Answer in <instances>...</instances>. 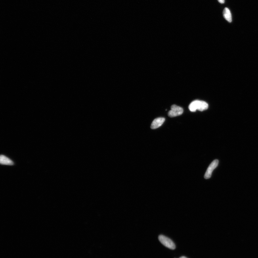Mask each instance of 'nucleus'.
<instances>
[{"label": "nucleus", "instance_id": "f257e3e1", "mask_svg": "<svg viewBox=\"0 0 258 258\" xmlns=\"http://www.w3.org/2000/svg\"><path fill=\"white\" fill-rule=\"evenodd\" d=\"M208 104L207 103L202 100H196L190 104L189 108L191 112H195L196 110L203 111L207 110Z\"/></svg>", "mask_w": 258, "mask_h": 258}, {"label": "nucleus", "instance_id": "f03ea898", "mask_svg": "<svg viewBox=\"0 0 258 258\" xmlns=\"http://www.w3.org/2000/svg\"><path fill=\"white\" fill-rule=\"evenodd\" d=\"M159 240L162 244L167 248L174 249L176 248L175 243L170 239L163 235H160L159 237Z\"/></svg>", "mask_w": 258, "mask_h": 258}, {"label": "nucleus", "instance_id": "7ed1b4c3", "mask_svg": "<svg viewBox=\"0 0 258 258\" xmlns=\"http://www.w3.org/2000/svg\"><path fill=\"white\" fill-rule=\"evenodd\" d=\"M183 113V109L181 107L176 105H173L171 107V110L168 113L170 117H174L180 116Z\"/></svg>", "mask_w": 258, "mask_h": 258}, {"label": "nucleus", "instance_id": "20e7f679", "mask_svg": "<svg viewBox=\"0 0 258 258\" xmlns=\"http://www.w3.org/2000/svg\"><path fill=\"white\" fill-rule=\"evenodd\" d=\"M219 161L218 160H215L211 163L208 167V168L206 173L205 174L204 178L205 179H208L211 178L212 173L214 170L217 167L218 165H219Z\"/></svg>", "mask_w": 258, "mask_h": 258}, {"label": "nucleus", "instance_id": "39448f33", "mask_svg": "<svg viewBox=\"0 0 258 258\" xmlns=\"http://www.w3.org/2000/svg\"><path fill=\"white\" fill-rule=\"evenodd\" d=\"M165 121V118L163 117H159L154 119L151 126V129H155L161 126Z\"/></svg>", "mask_w": 258, "mask_h": 258}, {"label": "nucleus", "instance_id": "423d86ee", "mask_svg": "<svg viewBox=\"0 0 258 258\" xmlns=\"http://www.w3.org/2000/svg\"><path fill=\"white\" fill-rule=\"evenodd\" d=\"M0 163L3 165H12L14 164L13 162L11 160L3 155H1L0 157Z\"/></svg>", "mask_w": 258, "mask_h": 258}, {"label": "nucleus", "instance_id": "0eeeda50", "mask_svg": "<svg viewBox=\"0 0 258 258\" xmlns=\"http://www.w3.org/2000/svg\"><path fill=\"white\" fill-rule=\"evenodd\" d=\"M223 15L224 17L227 21L228 22H231L232 21V18L231 12L227 8H225L223 10Z\"/></svg>", "mask_w": 258, "mask_h": 258}, {"label": "nucleus", "instance_id": "6e6552de", "mask_svg": "<svg viewBox=\"0 0 258 258\" xmlns=\"http://www.w3.org/2000/svg\"><path fill=\"white\" fill-rule=\"evenodd\" d=\"M218 1L221 4L224 3V2H225V0H218Z\"/></svg>", "mask_w": 258, "mask_h": 258}, {"label": "nucleus", "instance_id": "1a4fd4ad", "mask_svg": "<svg viewBox=\"0 0 258 258\" xmlns=\"http://www.w3.org/2000/svg\"><path fill=\"white\" fill-rule=\"evenodd\" d=\"M187 258V257H185V256H182V257H180V258Z\"/></svg>", "mask_w": 258, "mask_h": 258}]
</instances>
